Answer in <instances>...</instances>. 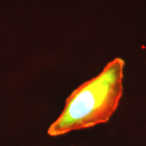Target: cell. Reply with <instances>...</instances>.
Instances as JSON below:
<instances>
[{
	"label": "cell",
	"instance_id": "obj_1",
	"mask_svg": "<svg viewBox=\"0 0 146 146\" xmlns=\"http://www.w3.org/2000/svg\"><path fill=\"white\" fill-rule=\"evenodd\" d=\"M125 64L122 58H114L98 75L73 91L47 133L62 135L108 122L123 96Z\"/></svg>",
	"mask_w": 146,
	"mask_h": 146
}]
</instances>
